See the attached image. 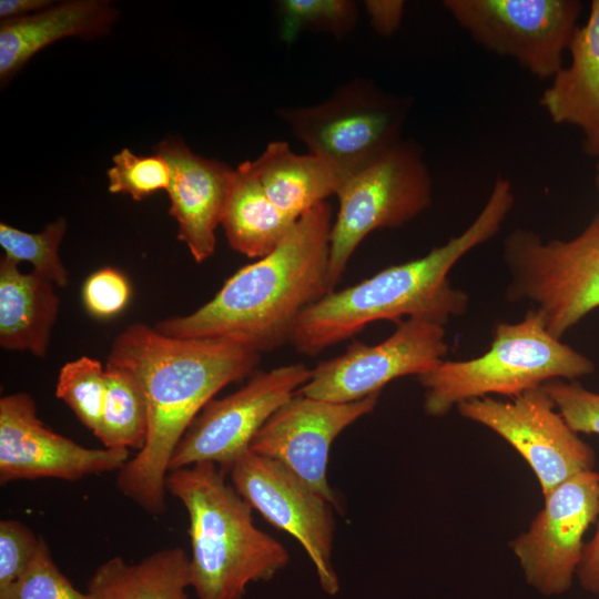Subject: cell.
<instances>
[{
	"label": "cell",
	"instance_id": "2",
	"mask_svg": "<svg viewBox=\"0 0 599 599\" xmlns=\"http://www.w3.org/2000/svg\"><path fill=\"white\" fill-rule=\"evenodd\" d=\"M332 225L329 203L316 205L271 253L226 280L211 301L154 328L175 338L230 341L258 354L290 342L301 314L333 292Z\"/></svg>",
	"mask_w": 599,
	"mask_h": 599
},
{
	"label": "cell",
	"instance_id": "8",
	"mask_svg": "<svg viewBox=\"0 0 599 599\" xmlns=\"http://www.w3.org/2000/svg\"><path fill=\"white\" fill-rule=\"evenodd\" d=\"M328 278L334 291L359 243L373 231L397 227L432 203V179L416 146L400 142L346 180L336 193Z\"/></svg>",
	"mask_w": 599,
	"mask_h": 599
},
{
	"label": "cell",
	"instance_id": "16",
	"mask_svg": "<svg viewBox=\"0 0 599 599\" xmlns=\"http://www.w3.org/2000/svg\"><path fill=\"white\" fill-rule=\"evenodd\" d=\"M378 397L333 403L296 393L266 420L250 449L283 464L338 508L327 480L331 445L346 427L373 412Z\"/></svg>",
	"mask_w": 599,
	"mask_h": 599
},
{
	"label": "cell",
	"instance_id": "30",
	"mask_svg": "<svg viewBox=\"0 0 599 599\" xmlns=\"http://www.w3.org/2000/svg\"><path fill=\"white\" fill-rule=\"evenodd\" d=\"M544 388L555 407L576 433L599 435V394L583 388L576 382L555 379Z\"/></svg>",
	"mask_w": 599,
	"mask_h": 599
},
{
	"label": "cell",
	"instance_id": "4",
	"mask_svg": "<svg viewBox=\"0 0 599 599\" xmlns=\"http://www.w3.org/2000/svg\"><path fill=\"white\" fill-rule=\"evenodd\" d=\"M221 467L200 463L170 470L166 489L189 516L191 588L197 599H243L253 582L284 569L286 548L253 521V508Z\"/></svg>",
	"mask_w": 599,
	"mask_h": 599
},
{
	"label": "cell",
	"instance_id": "11",
	"mask_svg": "<svg viewBox=\"0 0 599 599\" xmlns=\"http://www.w3.org/2000/svg\"><path fill=\"white\" fill-rule=\"evenodd\" d=\"M312 369L301 363L255 373L236 392L212 399L177 444L170 470L213 463L230 471L272 414L305 385Z\"/></svg>",
	"mask_w": 599,
	"mask_h": 599
},
{
	"label": "cell",
	"instance_id": "14",
	"mask_svg": "<svg viewBox=\"0 0 599 599\" xmlns=\"http://www.w3.org/2000/svg\"><path fill=\"white\" fill-rule=\"evenodd\" d=\"M529 528L511 541L528 583L544 596L567 591L583 554V536L599 515V474L579 473L544 496Z\"/></svg>",
	"mask_w": 599,
	"mask_h": 599
},
{
	"label": "cell",
	"instance_id": "36",
	"mask_svg": "<svg viewBox=\"0 0 599 599\" xmlns=\"http://www.w3.org/2000/svg\"><path fill=\"white\" fill-rule=\"evenodd\" d=\"M596 184L599 187V163L597 165V173H596Z\"/></svg>",
	"mask_w": 599,
	"mask_h": 599
},
{
	"label": "cell",
	"instance_id": "34",
	"mask_svg": "<svg viewBox=\"0 0 599 599\" xmlns=\"http://www.w3.org/2000/svg\"><path fill=\"white\" fill-rule=\"evenodd\" d=\"M577 575L585 590L599 595V515L596 532L585 545Z\"/></svg>",
	"mask_w": 599,
	"mask_h": 599
},
{
	"label": "cell",
	"instance_id": "28",
	"mask_svg": "<svg viewBox=\"0 0 599 599\" xmlns=\"http://www.w3.org/2000/svg\"><path fill=\"white\" fill-rule=\"evenodd\" d=\"M112 162L113 165L106 171L111 193L126 194L134 201H142L169 187V163L156 153L142 156L125 148L112 158Z\"/></svg>",
	"mask_w": 599,
	"mask_h": 599
},
{
	"label": "cell",
	"instance_id": "23",
	"mask_svg": "<svg viewBox=\"0 0 599 599\" xmlns=\"http://www.w3.org/2000/svg\"><path fill=\"white\" fill-rule=\"evenodd\" d=\"M252 163L268 199L295 220L326 202L341 186L319 159L309 153L297 154L284 141L267 144Z\"/></svg>",
	"mask_w": 599,
	"mask_h": 599
},
{
	"label": "cell",
	"instance_id": "29",
	"mask_svg": "<svg viewBox=\"0 0 599 599\" xmlns=\"http://www.w3.org/2000/svg\"><path fill=\"white\" fill-rule=\"evenodd\" d=\"M0 599H89L78 590L54 564L45 540L26 571L0 589Z\"/></svg>",
	"mask_w": 599,
	"mask_h": 599
},
{
	"label": "cell",
	"instance_id": "12",
	"mask_svg": "<svg viewBox=\"0 0 599 599\" xmlns=\"http://www.w3.org/2000/svg\"><path fill=\"white\" fill-rule=\"evenodd\" d=\"M444 325L407 318L376 345L353 342L344 354L319 363L297 393L333 403L379 394L389 382L435 368L447 353Z\"/></svg>",
	"mask_w": 599,
	"mask_h": 599
},
{
	"label": "cell",
	"instance_id": "27",
	"mask_svg": "<svg viewBox=\"0 0 599 599\" xmlns=\"http://www.w3.org/2000/svg\"><path fill=\"white\" fill-rule=\"evenodd\" d=\"M278 8L281 37L287 43L305 28L342 37L352 30L357 18V7L349 0H282Z\"/></svg>",
	"mask_w": 599,
	"mask_h": 599
},
{
	"label": "cell",
	"instance_id": "33",
	"mask_svg": "<svg viewBox=\"0 0 599 599\" xmlns=\"http://www.w3.org/2000/svg\"><path fill=\"white\" fill-rule=\"evenodd\" d=\"M364 3L370 23L378 33L389 35L397 30L404 11L403 1L369 0Z\"/></svg>",
	"mask_w": 599,
	"mask_h": 599
},
{
	"label": "cell",
	"instance_id": "19",
	"mask_svg": "<svg viewBox=\"0 0 599 599\" xmlns=\"http://www.w3.org/2000/svg\"><path fill=\"white\" fill-rule=\"evenodd\" d=\"M116 16L108 1L73 0L29 16L1 20V85H6L37 52L55 41L67 37L94 39L104 35Z\"/></svg>",
	"mask_w": 599,
	"mask_h": 599
},
{
	"label": "cell",
	"instance_id": "18",
	"mask_svg": "<svg viewBox=\"0 0 599 599\" xmlns=\"http://www.w3.org/2000/svg\"><path fill=\"white\" fill-rule=\"evenodd\" d=\"M568 51L569 65L551 78L539 103L552 122L577 126L583 151L599 158V0L591 1L587 22L576 30Z\"/></svg>",
	"mask_w": 599,
	"mask_h": 599
},
{
	"label": "cell",
	"instance_id": "10",
	"mask_svg": "<svg viewBox=\"0 0 599 599\" xmlns=\"http://www.w3.org/2000/svg\"><path fill=\"white\" fill-rule=\"evenodd\" d=\"M459 414L505 439L535 473L542 496L595 467V453L565 420L544 386L500 400L490 396L457 405Z\"/></svg>",
	"mask_w": 599,
	"mask_h": 599
},
{
	"label": "cell",
	"instance_id": "13",
	"mask_svg": "<svg viewBox=\"0 0 599 599\" xmlns=\"http://www.w3.org/2000/svg\"><path fill=\"white\" fill-rule=\"evenodd\" d=\"M237 493L274 527L293 536L312 560L325 592L339 589L332 564V505L283 464L251 449L230 469Z\"/></svg>",
	"mask_w": 599,
	"mask_h": 599
},
{
	"label": "cell",
	"instance_id": "22",
	"mask_svg": "<svg viewBox=\"0 0 599 599\" xmlns=\"http://www.w3.org/2000/svg\"><path fill=\"white\" fill-rule=\"evenodd\" d=\"M190 556L180 547L160 549L139 562L116 556L88 582L89 599H190Z\"/></svg>",
	"mask_w": 599,
	"mask_h": 599
},
{
	"label": "cell",
	"instance_id": "6",
	"mask_svg": "<svg viewBox=\"0 0 599 599\" xmlns=\"http://www.w3.org/2000/svg\"><path fill=\"white\" fill-rule=\"evenodd\" d=\"M504 245L509 297L536 304L556 338L599 307V213L570 240L544 241L517 230Z\"/></svg>",
	"mask_w": 599,
	"mask_h": 599
},
{
	"label": "cell",
	"instance_id": "9",
	"mask_svg": "<svg viewBox=\"0 0 599 599\" xmlns=\"http://www.w3.org/2000/svg\"><path fill=\"white\" fill-rule=\"evenodd\" d=\"M443 6L476 42L540 79L564 67L581 11L577 0H445Z\"/></svg>",
	"mask_w": 599,
	"mask_h": 599
},
{
	"label": "cell",
	"instance_id": "31",
	"mask_svg": "<svg viewBox=\"0 0 599 599\" xmlns=\"http://www.w3.org/2000/svg\"><path fill=\"white\" fill-rule=\"evenodd\" d=\"M131 298V285L126 276L113 267L93 272L82 287V301L87 312L97 318H111L120 314Z\"/></svg>",
	"mask_w": 599,
	"mask_h": 599
},
{
	"label": "cell",
	"instance_id": "5",
	"mask_svg": "<svg viewBox=\"0 0 599 599\" xmlns=\"http://www.w3.org/2000/svg\"><path fill=\"white\" fill-rule=\"evenodd\" d=\"M593 372V362L552 336L541 313L532 309L518 323L498 324L481 356L443 361L418 379L425 388V412L443 416L469 399L491 394L512 398L550 380H573Z\"/></svg>",
	"mask_w": 599,
	"mask_h": 599
},
{
	"label": "cell",
	"instance_id": "1",
	"mask_svg": "<svg viewBox=\"0 0 599 599\" xmlns=\"http://www.w3.org/2000/svg\"><path fill=\"white\" fill-rule=\"evenodd\" d=\"M258 353L230 341L175 338L135 323L113 341L106 365L130 370L148 405L146 441L118 471V489L158 516L166 509V477L185 432L226 385L254 370Z\"/></svg>",
	"mask_w": 599,
	"mask_h": 599
},
{
	"label": "cell",
	"instance_id": "17",
	"mask_svg": "<svg viewBox=\"0 0 599 599\" xmlns=\"http://www.w3.org/2000/svg\"><path fill=\"white\" fill-rule=\"evenodd\" d=\"M166 160L171 177L167 187L170 214L177 222V238L184 242L194 261L202 263L215 251V229L233 169L192 152L182 140L167 138L154 146Z\"/></svg>",
	"mask_w": 599,
	"mask_h": 599
},
{
	"label": "cell",
	"instance_id": "21",
	"mask_svg": "<svg viewBox=\"0 0 599 599\" xmlns=\"http://www.w3.org/2000/svg\"><path fill=\"white\" fill-rule=\"evenodd\" d=\"M296 221L268 199L252 161L233 171L220 224L234 251L261 258L283 241Z\"/></svg>",
	"mask_w": 599,
	"mask_h": 599
},
{
	"label": "cell",
	"instance_id": "35",
	"mask_svg": "<svg viewBox=\"0 0 599 599\" xmlns=\"http://www.w3.org/2000/svg\"><path fill=\"white\" fill-rule=\"evenodd\" d=\"M48 0H1L0 17L1 20H9L32 14L52 6Z\"/></svg>",
	"mask_w": 599,
	"mask_h": 599
},
{
	"label": "cell",
	"instance_id": "24",
	"mask_svg": "<svg viewBox=\"0 0 599 599\" xmlns=\"http://www.w3.org/2000/svg\"><path fill=\"white\" fill-rule=\"evenodd\" d=\"M106 390L95 437L105 448L141 450L146 441L149 413L143 389L128 369L105 365Z\"/></svg>",
	"mask_w": 599,
	"mask_h": 599
},
{
	"label": "cell",
	"instance_id": "25",
	"mask_svg": "<svg viewBox=\"0 0 599 599\" xmlns=\"http://www.w3.org/2000/svg\"><path fill=\"white\" fill-rule=\"evenodd\" d=\"M67 231V221L59 217L40 233L21 231L7 223L0 224V245L4 256L17 262H27L34 272L50 280L54 285L65 287L70 278L59 254L61 241Z\"/></svg>",
	"mask_w": 599,
	"mask_h": 599
},
{
	"label": "cell",
	"instance_id": "7",
	"mask_svg": "<svg viewBox=\"0 0 599 599\" xmlns=\"http://www.w3.org/2000/svg\"><path fill=\"white\" fill-rule=\"evenodd\" d=\"M405 113V103L363 80L341 87L318 104L280 111L293 134L341 185L402 142Z\"/></svg>",
	"mask_w": 599,
	"mask_h": 599
},
{
	"label": "cell",
	"instance_id": "15",
	"mask_svg": "<svg viewBox=\"0 0 599 599\" xmlns=\"http://www.w3.org/2000/svg\"><path fill=\"white\" fill-rule=\"evenodd\" d=\"M124 448H88L44 426L33 398L16 393L0 398V484L39 478L80 480L120 470Z\"/></svg>",
	"mask_w": 599,
	"mask_h": 599
},
{
	"label": "cell",
	"instance_id": "20",
	"mask_svg": "<svg viewBox=\"0 0 599 599\" xmlns=\"http://www.w3.org/2000/svg\"><path fill=\"white\" fill-rule=\"evenodd\" d=\"M54 284L32 271L23 273L19 263L0 260V346L44 357L59 313Z\"/></svg>",
	"mask_w": 599,
	"mask_h": 599
},
{
	"label": "cell",
	"instance_id": "32",
	"mask_svg": "<svg viewBox=\"0 0 599 599\" xmlns=\"http://www.w3.org/2000/svg\"><path fill=\"white\" fill-rule=\"evenodd\" d=\"M42 538L26 524L4 519L0 521V589L17 580L34 559Z\"/></svg>",
	"mask_w": 599,
	"mask_h": 599
},
{
	"label": "cell",
	"instance_id": "3",
	"mask_svg": "<svg viewBox=\"0 0 599 599\" xmlns=\"http://www.w3.org/2000/svg\"><path fill=\"white\" fill-rule=\"evenodd\" d=\"M515 202L508 179L497 177L474 222L425 256L389 266L353 286L333 291L298 317L290 343L301 354L316 355L362 331L369 323L403 316L445 325L468 305L467 295L451 286L449 271L469 251L495 236Z\"/></svg>",
	"mask_w": 599,
	"mask_h": 599
},
{
	"label": "cell",
	"instance_id": "26",
	"mask_svg": "<svg viewBox=\"0 0 599 599\" xmlns=\"http://www.w3.org/2000/svg\"><path fill=\"white\" fill-rule=\"evenodd\" d=\"M105 390V367L97 358L81 356L60 368L55 396L94 436L101 424Z\"/></svg>",
	"mask_w": 599,
	"mask_h": 599
}]
</instances>
